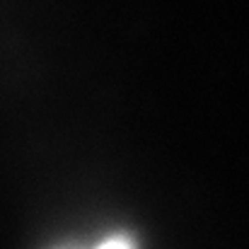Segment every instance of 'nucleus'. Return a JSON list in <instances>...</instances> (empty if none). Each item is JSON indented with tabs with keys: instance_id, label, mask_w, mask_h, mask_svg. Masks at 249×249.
Listing matches in <instances>:
<instances>
[{
	"instance_id": "nucleus-1",
	"label": "nucleus",
	"mask_w": 249,
	"mask_h": 249,
	"mask_svg": "<svg viewBox=\"0 0 249 249\" xmlns=\"http://www.w3.org/2000/svg\"><path fill=\"white\" fill-rule=\"evenodd\" d=\"M87 249H136V245L126 235H114V237H107V240H102V242H97Z\"/></svg>"
}]
</instances>
